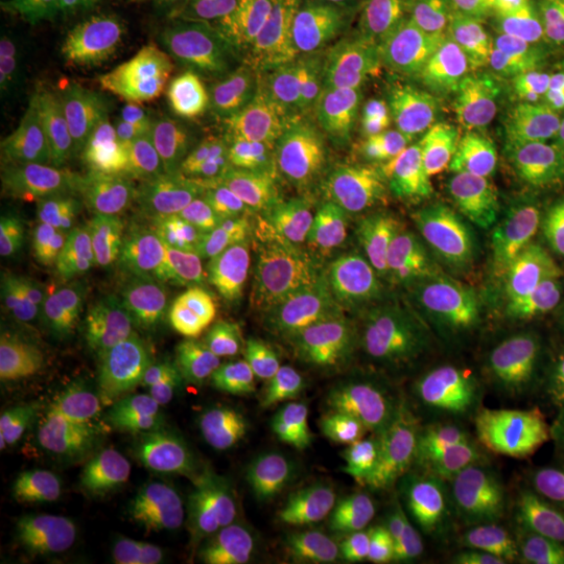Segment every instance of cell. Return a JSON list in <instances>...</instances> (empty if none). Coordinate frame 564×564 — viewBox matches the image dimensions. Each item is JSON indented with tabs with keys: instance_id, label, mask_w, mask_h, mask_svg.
Listing matches in <instances>:
<instances>
[{
	"instance_id": "6da1fadb",
	"label": "cell",
	"mask_w": 564,
	"mask_h": 564,
	"mask_svg": "<svg viewBox=\"0 0 564 564\" xmlns=\"http://www.w3.org/2000/svg\"><path fill=\"white\" fill-rule=\"evenodd\" d=\"M316 78L345 120L405 158L440 160L475 134V101L421 44L345 39Z\"/></svg>"
},
{
	"instance_id": "7a4b0ae2",
	"label": "cell",
	"mask_w": 564,
	"mask_h": 564,
	"mask_svg": "<svg viewBox=\"0 0 564 564\" xmlns=\"http://www.w3.org/2000/svg\"><path fill=\"white\" fill-rule=\"evenodd\" d=\"M347 139L341 111L310 86H297L262 118L199 151L197 165L205 181L253 205L282 209L323 193Z\"/></svg>"
},
{
	"instance_id": "3957f363",
	"label": "cell",
	"mask_w": 564,
	"mask_h": 564,
	"mask_svg": "<svg viewBox=\"0 0 564 564\" xmlns=\"http://www.w3.org/2000/svg\"><path fill=\"white\" fill-rule=\"evenodd\" d=\"M251 67V48L239 32L182 30L134 63L121 88L123 116L144 134L199 132L239 101Z\"/></svg>"
},
{
	"instance_id": "277c9868",
	"label": "cell",
	"mask_w": 564,
	"mask_h": 564,
	"mask_svg": "<svg viewBox=\"0 0 564 564\" xmlns=\"http://www.w3.org/2000/svg\"><path fill=\"white\" fill-rule=\"evenodd\" d=\"M162 349L102 328H13L2 341L4 381L44 402H80L123 389H155Z\"/></svg>"
},
{
	"instance_id": "5b68a950",
	"label": "cell",
	"mask_w": 564,
	"mask_h": 564,
	"mask_svg": "<svg viewBox=\"0 0 564 564\" xmlns=\"http://www.w3.org/2000/svg\"><path fill=\"white\" fill-rule=\"evenodd\" d=\"M405 383L408 372L398 360L360 343L330 345L282 364L270 405L286 433L307 442L358 429L379 405L403 393Z\"/></svg>"
},
{
	"instance_id": "8992f818",
	"label": "cell",
	"mask_w": 564,
	"mask_h": 564,
	"mask_svg": "<svg viewBox=\"0 0 564 564\" xmlns=\"http://www.w3.org/2000/svg\"><path fill=\"white\" fill-rule=\"evenodd\" d=\"M444 242L452 279L529 284L550 295L564 270V214L545 199L519 151L517 178L505 202Z\"/></svg>"
},
{
	"instance_id": "52a82bcc",
	"label": "cell",
	"mask_w": 564,
	"mask_h": 564,
	"mask_svg": "<svg viewBox=\"0 0 564 564\" xmlns=\"http://www.w3.org/2000/svg\"><path fill=\"white\" fill-rule=\"evenodd\" d=\"M121 203L149 284L151 307H162L182 265L209 235L218 232L220 203L195 182L155 165L123 174Z\"/></svg>"
},
{
	"instance_id": "ba28073f",
	"label": "cell",
	"mask_w": 564,
	"mask_h": 564,
	"mask_svg": "<svg viewBox=\"0 0 564 564\" xmlns=\"http://www.w3.org/2000/svg\"><path fill=\"white\" fill-rule=\"evenodd\" d=\"M274 375L262 356L176 343L162 349L155 391L186 429L239 433L272 400Z\"/></svg>"
},
{
	"instance_id": "9c48e42d",
	"label": "cell",
	"mask_w": 564,
	"mask_h": 564,
	"mask_svg": "<svg viewBox=\"0 0 564 564\" xmlns=\"http://www.w3.org/2000/svg\"><path fill=\"white\" fill-rule=\"evenodd\" d=\"M4 330L84 326L101 328V297L88 262L69 191L36 253L2 282Z\"/></svg>"
},
{
	"instance_id": "30bf717a",
	"label": "cell",
	"mask_w": 564,
	"mask_h": 564,
	"mask_svg": "<svg viewBox=\"0 0 564 564\" xmlns=\"http://www.w3.org/2000/svg\"><path fill=\"white\" fill-rule=\"evenodd\" d=\"M333 491L307 454L268 452L249 466L237 531L262 552L318 561Z\"/></svg>"
},
{
	"instance_id": "8fae6325",
	"label": "cell",
	"mask_w": 564,
	"mask_h": 564,
	"mask_svg": "<svg viewBox=\"0 0 564 564\" xmlns=\"http://www.w3.org/2000/svg\"><path fill=\"white\" fill-rule=\"evenodd\" d=\"M162 316L176 343L253 351L258 293L237 281L218 232L209 235L182 265L162 303Z\"/></svg>"
},
{
	"instance_id": "7c38bea8",
	"label": "cell",
	"mask_w": 564,
	"mask_h": 564,
	"mask_svg": "<svg viewBox=\"0 0 564 564\" xmlns=\"http://www.w3.org/2000/svg\"><path fill=\"white\" fill-rule=\"evenodd\" d=\"M517 170L519 147L487 123L424 170L419 220L442 241L463 235L505 202Z\"/></svg>"
},
{
	"instance_id": "4fadbf2b",
	"label": "cell",
	"mask_w": 564,
	"mask_h": 564,
	"mask_svg": "<svg viewBox=\"0 0 564 564\" xmlns=\"http://www.w3.org/2000/svg\"><path fill=\"white\" fill-rule=\"evenodd\" d=\"M67 191L99 286L101 328L113 335H128L153 307L120 188L95 178H78Z\"/></svg>"
},
{
	"instance_id": "5bb4252c",
	"label": "cell",
	"mask_w": 564,
	"mask_h": 564,
	"mask_svg": "<svg viewBox=\"0 0 564 564\" xmlns=\"http://www.w3.org/2000/svg\"><path fill=\"white\" fill-rule=\"evenodd\" d=\"M550 0H481L454 34L426 46L477 102H496L535 41Z\"/></svg>"
},
{
	"instance_id": "9a60e30c",
	"label": "cell",
	"mask_w": 564,
	"mask_h": 564,
	"mask_svg": "<svg viewBox=\"0 0 564 564\" xmlns=\"http://www.w3.org/2000/svg\"><path fill=\"white\" fill-rule=\"evenodd\" d=\"M552 351L463 333L433 360L460 377L510 429H527L563 400Z\"/></svg>"
},
{
	"instance_id": "2e32d148",
	"label": "cell",
	"mask_w": 564,
	"mask_h": 564,
	"mask_svg": "<svg viewBox=\"0 0 564 564\" xmlns=\"http://www.w3.org/2000/svg\"><path fill=\"white\" fill-rule=\"evenodd\" d=\"M302 274L321 310L330 345L360 341L364 326L387 297L389 276L383 262L362 242L324 230L307 237Z\"/></svg>"
},
{
	"instance_id": "e0dca14e",
	"label": "cell",
	"mask_w": 564,
	"mask_h": 564,
	"mask_svg": "<svg viewBox=\"0 0 564 564\" xmlns=\"http://www.w3.org/2000/svg\"><path fill=\"white\" fill-rule=\"evenodd\" d=\"M333 199L341 223L358 237L391 239L419 218L421 191L405 155L372 141L345 155L333 176Z\"/></svg>"
},
{
	"instance_id": "ac0fdd59",
	"label": "cell",
	"mask_w": 564,
	"mask_h": 564,
	"mask_svg": "<svg viewBox=\"0 0 564 564\" xmlns=\"http://www.w3.org/2000/svg\"><path fill=\"white\" fill-rule=\"evenodd\" d=\"M502 481L512 514L506 564H564V473L521 429L506 449Z\"/></svg>"
},
{
	"instance_id": "d6986e66",
	"label": "cell",
	"mask_w": 564,
	"mask_h": 564,
	"mask_svg": "<svg viewBox=\"0 0 564 564\" xmlns=\"http://www.w3.org/2000/svg\"><path fill=\"white\" fill-rule=\"evenodd\" d=\"M489 126L517 147L564 130V0H550L544 23L494 102Z\"/></svg>"
},
{
	"instance_id": "ffe728a7",
	"label": "cell",
	"mask_w": 564,
	"mask_h": 564,
	"mask_svg": "<svg viewBox=\"0 0 564 564\" xmlns=\"http://www.w3.org/2000/svg\"><path fill=\"white\" fill-rule=\"evenodd\" d=\"M193 531L218 538L237 523L249 460L239 433L188 429L176 445Z\"/></svg>"
},
{
	"instance_id": "44dd1931",
	"label": "cell",
	"mask_w": 564,
	"mask_h": 564,
	"mask_svg": "<svg viewBox=\"0 0 564 564\" xmlns=\"http://www.w3.org/2000/svg\"><path fill=\"white\" fill-rule=\"evenodd\" d=\"M193 531L176 449L144 456L111 527L128 561H141Z\"/></svg>"
},
{
	"instance_id": "7402d4cb",
	"label": "cell",
	"mask_w": 564,
	"mask_h": 564,
	"mask_svg": "<svg viewBox=\"0 0 564 564\" xmlns=\"http://www.w3.org/2000/svg\"><path fill=\"white\" fill-rule=\"evenodd\" d=\"M506 449L498 431L445 440L424 463L408 466L393 506L403 519H423L466 489L502 479Z\"/></svg>"
},
{
	"instance_id": "603a6c76",
	"label": "cell",
	"mask_w": 564,
	"mask_h": 564,
	"mask_svg": "<svg viewBox=\"0 0 564 564\" xmlns=\"http://www.w3.org/2000/svg\"><path fill=\"white\" fill-rule=\"evenodd\" d=\"M500 531L502 494L491 481L419 519L412 554L416 564H494Z\"/></svg>"
},
{
	"instance_id": "cb8c5ba5",
	"label": "cell",
	"mask_w": 564,
	"mask_h": 564,
	"mask_svg": "<svg viewBox=\"0 0 564 564\" xmlns=\"http://www.w3.org/2000/svg\"><path fill=\"white\" fill-rule=\"evenodd\" d=\"M456 281V279H454ZM456 314L466 335L554 349L550 295L529 284L456 281Z\"/></svg>"
},
{
	"instance_id": "d4e9b609",
	"label": "cell",
	"mask_w": 564,
	"mask_h": 564,
	"mask_svg": "<svg viewBox=\"0 0 564 564\" xmlns=\"http://www.w3.org/2000/svg\"><path fill=\"white\" fill-rule=\"evenodd\" d=\"M165 402L151 387H123L74 403L76 444L97 447L116 460L139 464L149 456Z\"/></svg>"
},
{
	"instance_id": "484cf974",
	"label": "cell",
	"mask_w": 564,
	"mask_h": 564,
	"mask_svg": "<svg viewBox=\"0 0 564 564\" xmlns=\"http://www.w3.org/2000/svg\"><path fill=\"white\" fill-rule=\"evenodd\" d=\"M330 347L321 310L303 281L302 263L258 291V337L253 351L263 360L293 362Z\"/></svg>"
},
{
	"instance_id": "4316f807",
	"label": "cell",
	"mask_w": 564,
	"mask_h": 564,
	"mask_svg": "<svg viewBox=\"0 0 564 564\" xmlns=\"http://www.w3.org/2000/svg\"><path fill=\"white\" fill-rule=\"evenodd\" d=\"M333 491V514L318 561L324 564H408L410 544L395 506Z\"/></svg>"
},
{
	"instance_id": "83f0119b",
	"label": "cell",
	"mask_w": 564,
	"mask_h": 564,
	"mask_svg": "<svg viewBox=\"0 0 564 564\" xmlns=\"http://www.w3.org/2000/svg\"><path fill=\"white\" fill-rule=\"evenodd\" d=\"M307 458L330 489L368 502L393 506L408 464L400 463L358 429L302 442Z\"/></svg>"
},
{
	"instance_id": "f1b7e54d",
	"label": "cell",
	"mask_w": 564,
	"mask_h": 564,
	"mask_svg": "<svg viewBox=\"0 0 564 564\" xmlns=\"http://www.w3.org/2000/svg\"><path fill=\"white\" fill-rule=\"evenodd\" d=\"M395 360V358H393ZM408 372L403 393L416 403L445 440L489 431H510V426L444 364L429 360H398Z\"/></svg>"
},
{
	"instance_id": "f546056e",
	"label": "cell",
	"mask_w": 564,
	"mask_h": 564,
	"mask_svg": "<svg viewBox=\"0 0 564 564\" xmlns=\"http://www.w3.org/2000/svg\"><path fill=\"white\" fill-rule=\"evenodd\" d=\"M481 0H370L343 39L431 46L463 28Z\"/></svg>"
},
{
	"instance_id": "4dcf8cb0",
	"label": "cell",
	"mask_w": 564,
	"mask_h": 564,
	"mask_svg": "<svg viewBox=\"0 0 564 564\" xmlns=\"http://www.w3.org/2000/svg\"><path fill=\"white\" fill-rule=\"evenodd\" d=\"M4 20L34 30L59 48L107 41L121 30L123 0H13Z\"/></svg>"
},
{
	"instance_id": "1f68e13d",
	"label": "cell",
	"mask_w": 564,
	"mask_h": 564,
	"mask_svg": "<svg viewBox=\"0 0 564 564\" xmlns=\"http://www.w3.org/2000/svg\"><path fill=\"white\" fill-rule=\"evenodd\" d=\"M41 105L36 90L18 69L0 78V182L2 191L15 188L39 163Z\"/></svg>"
},
{
	"instance_id": "d6a6232c",
	"label": "cell",
	"mask_w": 564,
	"mask_h": 564,
	"mask_svg": "<svg viewBox=\"0 0 564 564\" xmlns=\"http://www.w3.org/2000/svg\"><path fill=\"white\" fill-rule=\"evenodd\" d=\"M456 297L458 286L449 272H416L400 282L391 293H387V297L364 326L358 343L370 351H377L403 326L419 318L456 310Z\"/></svg>"
},
{
	"instance_id": "836d02e7",
	"label": "cell",
	"mask_w": 564,
	"mask_h": 564,
	"mask_svg": "<svg viewBox=\"0 0 564 564\" xmlns=\"http://www.w3.org/2000/svg\"><path fill=\"white\" fill-rule=\"evenodd\" d=\"M358 431L408 466L424 463L445 442L444 435L426 421L405 393H398L379 405Z\"/></svg>"
},
{
	"instance_id": "e575fe53",
	"label": "cell",
	"mask_w": 564,
	"mask_h": 564,
	"mask_svg": "<svg viewBox=\"0 0 564 564\" xmlns=\"http://www.w3.org/2000/svg\"><path fill=\"white\" fill-rule=\"evenodd\" d=\"M48 481V456L41 440L25 431L0 437V510L20 514L41 502Z\"/></svg>"
},
{
	"instance_id": "d590c367",
	"label": "cell",
	"mask_w": 564,
	"mask_h": 564,
	"mask_svg": "<svg viewBox=\"0 0 564 564\" xmlns=\"http://www.w3.org/2000/svg\"><path fill=\"white\" fill-rule=\"evenodd\" d=\"M463 333L456 310H449L403 326L375 354L395 360H429L444 354Z\"/></svg>"
},
{
	"instance_id": "8d00e7d4",
	"label": "cell",
	"mask_w": 564,
	"mask_h": 564,
	"mask_svg": "<svg viewBox=\"0 0 564 564\" xmlns=\"http://www.w3.org/2000/svg\"><path fill=\"white\" fill-rule=\"evenodd\" d=\"M235 239L251 242L265 251L281 253L297 262H302L303 249L307 241L302 226L295 218L286 216L281 207L270 205H253V209H249L242 216Z\"/></svg>"
},
{
	"instance_id": "74e56055",
	"label": "cell",
	"mask_w": 564,
	"mask_h": 564,
	"mask_svg": "<svg viewBox=\"0 0 564 564\" xmlns=\"http://www.w3.org/2000/svg\"><path fill=\"white\" fill-rule=\"evenodd\" d=\"M137 473V464L113 460L101 484L88 496V500L72 514V519L88 533L111 531L121 505L130 491Z\"/></svg>"
},
{
	"instance_id": "f35d334b",
	"label": "cell",
	"mask_w": 564,
	"mask_h": 564,
	"mask_svg": "<svg viewBox=\"0 0 564 564\" xmlns=\"http://www.w3.org/2000/svg\"><path fill=\"white\" fill-rule=\"evenodd\" d=\"M519 151L545 199L564 214V130L533 144L519 147Z\"/></svg>"
},
{
	"instance_id": "ab89813d",
	"label": "cell",
	"mask_w": 564,
	"mask_h": 564,
	"mask_svg": "<svg viewBox=\"0 0 564 564\" xmlns=\"http://www.w3.org/2000/svg\"><path fill=\"white\" fill-rule=\"evenodd\" d=\"M116 458L105 454L90 445H78L65 464V505L69 514H74L80 508L88 496L101 484L102 477L109 473Z\"/></svg>"
},
{
	"instance_id": "60d3db41",
	"label": "cell",
	"mask_w": 564,
	"mask_h": 564,
	"mask_svg": "<svg viewBox=\"0 0 564 564\" xmlns=\"http://www.w3.org/2000/svg\"><path fill=\"white\" fill-rule=\"evenodd\" d=\"M228 253H230V262H232L237 281L256 293L262 289L265 282L272 281L274 276L302 263L281 256V253L265 251L262 247H256L251 242L239 241V239L230 241Z\"/></svg>"
},
{
	"instance_id": "b9f144b4",
	"label": "cell",
	"mask_w": 564,
	"mask_h": 564,
	"mask_svg": "<svg viewBox=\"0 0 564 564\" xmlns=\"http://www.w3.org/2000/svg\"><path fill=\"white\" fill-rule=\"evenodd\" d=\"M199 0H123L121 30L123 32H151L155 28L186 20Z\"/></svg>"
},
{
	"instance_id": "7bdbcfd3",
	"label": "cell",
	"mask_w": 564,
	"mask_h": 564,
	"mask_svg": "<svg viewBox=\"0 0 564 564\" xmlns=\"http://www.w3.org/2000/svg\"><path fill=\"white\" fill-rule=\"evenodd\" d=\"M550 463L564 473V400L552 405L540 421L521 429Z\"/></svg>"
},
{
	"instance_id": "ee69618b",
	"label": "cell",
	"mask_w": 564,
	"mask_h": 564,
	"mask_svg": "<svg viewBox=\"0 0 564 564\" xmlns=\"http://www.w3.org/2000/svg\"><path fill=\"white\" fill-rule=\"evenodd\" d=\"M370 0H305L310 15L324 23H337L339 30L354 20Z\"/></svg>"
},
{
	"instance_id": "f6af8a7d",
	"label": "cell",
	"mask_w": 564,
	"mask_h": 564,
	"mask_svg": "<svg viewBox=\"0 0 564 564\" xmlns=\"http://www.w3.org/2000/svg\"><path fill=\"white\" fill-rule=\"evenodd\" d=\"M550 318H552L554 343L564 351V270L550 293Z\"/></svg>"
},
{
	"instance_id": "bcb514c9",
	"label": "cell",
	"mask_w": 564,
	"mask_h": 564,
	"mask_svg": "<svg viewBox=\"0 0 564 564\" xmlns=\"http://www.w3.org/2000/svg\"><path fill=\"white\" fill-rule=\"evenodd\" d=\"M2 564H41L39 552L23 545H7L2 552Z\"/></svg>"
},
{
	"instance_id": "7dc6e473",
	"label": "cell",
	"mask_w": 564,
	"mask_h": 564,
	"mask_svg": "<svg viewBox=\"0 0 564 564\" xmlns=\"http://www.w3.org/2000/svg\"><path fill=\"white\" fill-rule=\"evenodd\" d=\"M253 564H324L312 556L303 554H281V552H263Z\"/></svg>"
},
{
	"instance_id": "c3c4849f",
	"label": "cell",
	"mask_w": 564,
	"mask_h": 564,
	"mask_svg": "<svg viewBox=\"0 0 564 564\" xmlns=\"http://www.w3.org/2000/svg\"><path fill=\"white\" fill-rule=\"evenodd\" d=\"M39 561H41V564H74L72 561L59 556V554H53V552H39Z\"/></svg>"
}]
</instances>
